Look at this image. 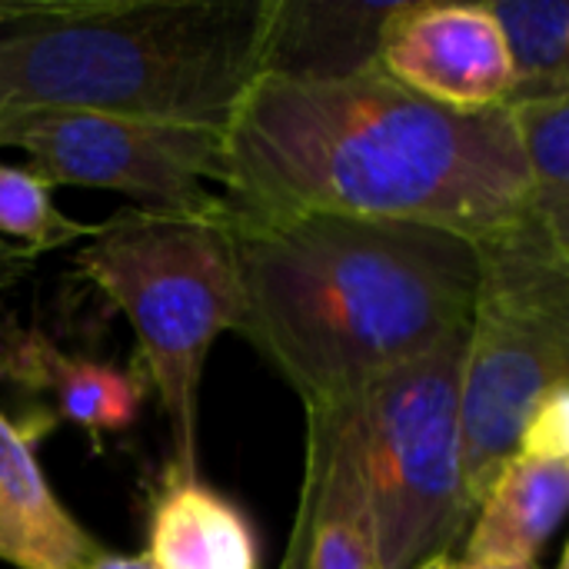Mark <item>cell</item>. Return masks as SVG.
I'll list each match as a JSON object with an SVG mask.
<instances>
[{"mask_svg": "<svg viewBox=\"0 0 569 569\" xmlns=\"http://www.w3.org/2000/svg\"><path fill=\"white\" fill-rule=\"evenodd\" d=\"M147 540L157 569H260L250 517L200 477H163Z\"/></svg>", "mask_w": 569, "mask_h": 569, "instance_id": "obj_14", "label": "cell"}, {"mask_svg": "<svg viewBox=\"0 0 569 569\" xmlns=\"http://www.w3.org/2000/svg\"><path fill=\"white\" fill-rule=\"evenodd\" d=\"M223 153V200L250 213L397 220L470 243L533 213L507 107L453 110L380 67L343 80L260 77Z\"/></svg>", "mask_w": 569, "mask_h": 569, "instance_id": "obj_1", "label": "cell"}, {"mask_svg": "<svg viewBox=\"0 0 569 569\" xmlns=\"http://www.w3.org/2000/svg\"><path fill=\"white\" fill-rule=\"evenodd\" d=\"M507 113L530 173V210L569 250V97L510 103Z\"/></svg>", "mask_w": 569, "mask_h": 569, "instance_id": "obj_16", "label": "cell"}, {"mask_svg": "<svg viewBox=\"0 0 569 569\" xmlns=\"http://www.w3.org/2000/svg\"><path fill=\"white\" fill-rule=\"evenodd\" d=\"M380 70L467 113L503 107L513 83L503 33L483 3L410 0L383 40Z\"/></svg>", "mask_w": 569, "mask_h": 569, "instance_id": "obj_8", "label": "cell"}, {"mask_svg": "<svg viewBox=\"0 0 569 569\" xmlns=\"http://www.w3.org/2000/svg\"><path fill=\"white\" fill-rule=\"evenodd\" d=\"M480 283L460 373V440L470 503L480 507L517 457L537 400L569 377V250L530 213L473 243Z\"/></svg>", "mask_w": 569, "mask_h": 569, "instance_id": "obj_5", "label": "cell"}, {"mask_svg": "<svg viewBox=\"0 0 569 569\" xmlns=\"http://www.w3.org/2000/svg\"><path fill=\"white\" fill-rule=\"evenodd\" d=\"M100 223H80L57 210L50 183L23 167L0 163V243L23 260L97 237Z\"/></svg>", "mask_w": 569, "mask_h": 569, "instance_id": "obj_17", "label": "cell"}, {"mask_svg": "<svg viewBox=\"0 0 569 569\" xmlns=\"http://www.w3.org/2000/svg\"><path fill=\"white\" fill-rule=\"evenodd\" d=\"M280 569H380L353 400L307 407V463Z\"/></svg>", "mask_w": 569, "mask_h": 569, "instance_id": "obj_9", "label": "cell"}, {"mask_svg": "<svg viewBox=\"0 0 569 569\" xmlns=\"http://www.w3.org/2000/svg\"><path fill=\"white\" fill-rule=\"evenodd\" d=\"M247 337L307 407L353 400L470 327L480 257L467 237L333 213L227 203Z\"/></svg>", "mask_w": 569, "mask_h": 569, "instance_id": "obj_2", "label": "cell"}, {"mask_svg": "<svg viewBox=\"0 0 569 569\" xmlns=\"http://www.w3.org/2000/svg\"><path fill=\"white\" fill-rule=\"evenodd\" d=\"M77 270L130 320L170 423V470L197 477V393L207 353L243 317L227 217L127 207L100 223Z\"/></svg>", "mask_w": 569, "mask_h": 569, "instance_id": "obj_4", "label": "cell"}, {"mask_svg": "<svg viewBox=\"0 0 569 569\" xmlns=\"http://www.w3.org/2000/svg\"><path fill=\"white\" fill-rule=\"evenodd\" d=\"M13 263H27V260H23L20 253H13L7 243H0V280L10 277V267H13Z\"/></svg>", "mask_w": 569, "mask_h": 569, "instance_id": "obj_21", "label": "cell"}, {"mask_svg": "<svg viewBox=\"0 0 569 569\" xmlns=\"http://www.w3.org/2000/svg\"><path fill=\"white\" fill-rule=\"evenodd\" d=\"M510 57V103L569 97V3L567 0H490Z\"/></svg>", "mask_w": 569, "mask_h": 569, "instance_id": "obj_15", "label": "cell"}, {"mask_svg": "<svg viewBox=\"0 0 569 569\" xmlns=\"http://www.w3.org/2000/svg\"><path fill=\"white\" fill-rule=\"evenodd\" d=\"M517 457L569 460V380L550 387L527 417Z\"/></svg>", "mask_w": 569, "mask_h": 569, "instance_id": "obj_18", "label": "cell"}, {"mask_svg": "<svg viewBox=\"0 0 569 569\" xmlns=\"http://www.w3.org/2000/svg\"><path fill=\"white\" fill-rule=\"evenodd\" d=\"M407 3L273 0L263 77L343 80L380 67L383 40Z\"/></svg>", "mask_w": 569, "mask_h": 569, "instance_id": "obj_11", "label": "cell"}, {"mask_svg": "<svg viewBox=\"0 0 569 569\" xmlns=\"http://www.w3.org/2000/svg\"><path fill=\"white\" fill-rule=\"evenodd\" d=\"M557 569H567V563H560V567H557Z\"/></svg>", "mask_w": 569, "mask_h": 569, "instance_id": "obj_22", "label": "cell"}, {"mask_svg": "<svg viewBox=\"0 0 569 569\" xmlns=\"http://www.w3.org/2000/svg\"><path fill=\"white\" fill-rule=\"evenodd\" d=\"M463 350L467 330L353 397L380 569H420L453 557L473 523L460 440Z\"/></svg>", "mask_w": 569, "mask_h": 569, "instance_id": "obj_6", "label": "cell"}, {"mask_svg": "<svg viewBox=\"0 0 569 569\" xmlns=\"http://www.w3.org/2000/svg\"><path fill=\"white\" fill-rule=\"evenodd\" d=\"M0 373L57 400V413L90 433L127 430L143 400V380L117 363L70 357L40 330H13L0 347Z\"/></svg>", "mask_w": 569, "mask_h": 569, "instance_id": "obj_13", "label": "cell"}, {"mask_svg": "<svg viewBox=\"0 0 569 569\" xmlns=\"http://www.w3.org/2000/svg\"><path fill=\"white\" fill-rule=\"evenodd\" d=\"M0 147L23 150L27 170L50 187L113 190L147 210L227 217L223 193L203 187H227L220 133L80 110H20L0 117Z\"/></svg>", "mask_w": 569, "mask_h": 569, "instance_id": "obj_7", "label": "cell"}, {"mask_svg": "<svg viewBox=\"0 0 569 569\" xmlns=\"http://www.w3.org/2000/svg\"><path fill=\"white\" fill-rule=\"evenodd\" d=\"M420 569H537V567H510V563H463V560H453V557H440V560H430Z\"/></svg>", "mask_w": 569, "mask_h": 569, "instance_id": "obj_20", "label": "cell"}, {"mask_svg": "<svg viewBox=\"0 0 569 569\" xmlns=\"http://www.w3.org/2000/svg\"><path fill=\"white\" fill-rule=\"evenodd\" d=\"M273 0L0 3V117L80 110L227 137Z\"/></svg>", "mask_w": 569, "mask_h": 569, "instance_id": "obj_3", "label": "cell"}, {"mask_svg": "<svg viewBox=\"0 0 569 569\" xmlns=\"http://www.w3.org/2000/svg\"><path fill=\"white\" fill-rule=\"evenodd\" d=\"M569 503V460L513 457L473 513L463 563L537 567Z\"/></svg>", "mask_w": 569, "mask_h": 569, "instance_id": "obj_12", "label": "cell"}, {"mask_svg": "<svg viewBox=\"0 0 569 569\" xmlns=\"http://www.w3.org/2000/svg\"><path fill=\"white\" fill-rule=\"evenodd\" d=\"M57 417L0 413V560L13 569H90L103 547L57 500L37 447Z\"/></svg>", "mask_w": 569, "mask_h": 569, "instance_id": "obj_10", "label": "cell"}, {"mask_svg": "<svg viewBox=\"0 0 569 569\" xmlns=\"http://www.w3.org/2000/svg\"><path fill=\"white\" fill-rule=\"evenodd\" d=\"M90 569H157L153 563H150V557L147 553H100L93 563H90Z\"/></svg>", "mask_w": 569, "mask_h": 569, "instance_id": "obj_19", "label": "cell"}]
</instances>
